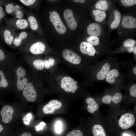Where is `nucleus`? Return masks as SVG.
Segmentation results:
<instances>
[{
    "label": "nucleus",
    "instance_id": "f257e3e1",
    "mask_svg": "<svg viewBox=\"0 0 136 136\" xmlns=\"http://www.w3.org/2000/svg\"><path fill=\"white\" fill-rule=\"evenodd\" d=\"M42 75L45 83L50 88L60 89L66 93L74 94L81 87L79 82L58 68L52 73Z\"/></svg>",
    "mask_w": 136,
    "mask_h": 136
},
{
    "label": "nucleus",
    "instance_id": "f03ea898",
    "mask_svg": "<svg viewBox=\"0 0 136 136\" xmlns=\"http://www.w3.org/2000/svg\"><path fill=\"white\" fill-rule=\"evenodd\" d=\"M58 58L60 63L64 64L71 71L84 75L85 78V81L89 78L94 67V65L89 62L85 58L70 49H64L61 57Z\"/></svg>",
    "mask_w": 136,
    "mask_h": 136
},
{
    "label": "nucleus",
    "instance_id": "7ed1b4c3",
    "mask_svg": "<svg viewBox=\"0 0 136 136\" xmlns=\"http://www.w3.org/2000/svg\"><path fill=\"white\" fill-rule=\"evenodd\" d=\"M22 59L30 66L33 72L41 75L52 73L58 68V65L60 63L58 57L50 56L43 57L25 54L23 55Z\"/></svg>",
    "mask_w": 136,
    "mask_h": 136
},
{
    "label": "nucleus",
    "instance_id": "20e7f679",
    "mask_svg": "<svg viewBox=\"0 0 136 136\" xmlns=\"http://www.w3.org/2000/svg\"><path fill=\"white\" fill-rule=\"evenodd\" d=\"M5 69L9 75L13 87L17 91H22L29 81L31 75L21 64L15 61Z\"/></svg>",
    "mask_w": 136,
    "mask_h": 136
},
{
    "label": "nucleus",
    "instance_id": "39448f33",
    "mask_svg": "<svg viewBox=\"0 0 136 136\" xmlns=\"http://www.w3.org/2000/svg\"><path fill=\"white\" fill-rule=\"evenodd\" d=\"M45 83L42 75L33 72L29 81L22 91L23 96L29 102H34L37 97L38 90L44 88Z\"/></svg>",
    "mask_w": 136,
    "mask_h": 136
},
{
    "label": "nucleus",
    "instance_id": "423d86ee",
    "mask_svg": "<svg viewBox=\"0 0 136 136\" xmlns=\"http://www.w3.org/2000/svg\"><path fill=\"white\" fill-rule=\"evenodd\" d=\"M117 62L116 59L111 58L98 61L95 64L88 79L84 82L86 83L104 80L109 71Z\"/></svg>",
    "mask_w": 136,
    "mask_h": 136
},
{
    "label": "nucleus",
    "instance_id": "0eeeda50",
    "mask_svg": "<svg viewBox=\"0 0 136 136\" xmlns=\"http://www.w3.org/2000/svg\"><path fill=\"white\" fill-rule=\"evenodd\" d=\"M18 53L40 56L48 53L46 45L41 41L28 40L19 49Z\"/></svg>",
    "mask_w": 136,
    "mask_h": 136
},
{
    "label": "nucleus",
    "instance_id": "6e6552de",
    "mask_svg": "<svg viewBox=\"0 0 136 136\" xmlns=\"http://www.w3.org/2000/svg\"><path fill=\"white\" fill-rule=\"evenodd\" d=\"M120 62H117L109 71L105 79L106 81L114 88L123 87L125 82L124 74L120 70Z\"/></svg>",
    "mask_w": 136,
    "mask_h": 136
},
{
    "label": "nucleus",
    "instance_id": "1a4fd4ad",
    "mask_svg": "<svg viewBox=\"0 0 136 136\" xmlns=\"http://www.w3.org/2000/svg\"><path fill=\"white\" fill-rule=\"evenodd\" d=\"M79 48L80 51L82 54L89 57L88 61L89 63L95 64L98 62L95 55H98V52L94 46L87 42L83 41L80 44Z\"/></svg>",
    "mask_w": 136,
    "mask_h": 136
},
{
    "label": "nucleus",
    "instance_id": "9d476101",
    "mask_svg": "<svg viewBox=\"0 0 136 136\" xmlns=\"http://www.w3.org/2000/svg\"><path fill=\"white\" fill-rule=\"evenodd\" d=\"M120 88H114L108 90L102 97V102L106 104H110L112 102L115 104L120 103L123 97L121 93L119 91Z\"/></svg>",
    "mask_w": 136,
    "mask_h": 136
},
{
    "label": "nucleus",
    "instance_id": "9b49d317",
    "mask_svg": "<svg viewBox=\"0 0 136 136\" xmlns=\"http://www.w3.org/2000/svg\"><path fill=\"white\" fill-rule=\"evenodd\" d=\"M50 20L54 26L56 31L59 33L63 34L66 30V27L61 20L58 13L55 11H53L50 15Z\"/></svg>",
    "mask_w": 136,
    "mask_h": 136
},
{
    "label": "nucleus",
    "instance_id": "f8f14e48",
    "mask_svg": "<svg viewBox=\"0 0 136 136\" xmlns=\"http://www.w3.org/2000/svg\"><path fill=\"white\" fill-rule=\"evenodd\" d=\"M15 54L6 52L0 47V69L5 70L15 61Z\"/></svg>",
    "mask_w": 136,
    "mask_h": 136
},
{
    "label": "nucleus",
    "instance_id": "ddd939ff",
    "mask_svg": "<svg viewBox=\"0 0 136 136\" xmlns=\"http://www.w3.org/2000/svg\"><path fill=\"white\" fill-rule=\"evenodd\" d=\"M135 121V117L131 113H126L122 115L118 122L120 127L123 129L129 128L132 126Z\"/></svg>",
    "mask_w": 136,
    "mask_h": 136
},
{
    "label": "nucleus",
    "instance_id": "4468645a",
    "mask_svg": "<svg viewBox=\"0 0 136 136\" xmlns=\"http://www.w3.org/2000/svg\"><path fill=\"white\" fill-rule=\"evenodd\" d=\"M121 65L125 68L126 72L124 74L125 77L133 81L136 80V65L132 61L120 62Z\"/></svg>",
    "mask_w": 136,
    "mask_h": 136
},
{
    "label": "nucleus",
    "instance_id": "2eb2a0df",
    "mask_svg": "<svg viewBox=\"0 0 136 136\" xmlns=\"http://www.w3.org/2000/svg\"><path fill=\"white\" fill-rule=\"evenodd\" d=\"M13 87L12 83L9 75L5 69H0V88L7 89Z\"/></svg>",
    "mask_w": 136,
    "mask_h": 136
},
{
    "label": "nucleus",
    "instance_id": "dca6fc26",
    "mask_svg": "<svg viewBox=\"0 0 136 136\" xmlns=\"http://www.w3.org/2000/svg\"><path fill=\"white\" fill-rule=\"evenodd\" d=\"M63 15L69 28L72 30L75 29L77 26V24L74 17L72 11L70 9H66L64 11Z\"/></svg>",
    "mask_w": 136,
    "mask_h": 136
},
{
    "label": "nucleus",
    "instance_id": "f3484780",
    "mask_svg": "<svg viewBox=\"0 0 136 136\" xmlns=\"http://www.w3.org/2000/svg\"><path fill=\"white\" fill-rule=\"evenodd\" d=\"M14 113V109L11 106L7 105L3 106L1 111L3 122L6 123L10 122L12 120Z\"/></svg>",
    "mask_w": 136,
    "mask_h": 136
},
{
    "label": "nucleus",
    "instance_id": "a211bd4d",
    "mask_svg": "<svg viewBox=\"0 0 136 136\" xmlns=\"http://www.w3.org/2000/svg\"><path fill=\"white\" fill-rule=\"evenodd\" d=\"M62 105V103L60 101L56 99L52 100L44 106L43 110L45 114L52 113L55 110L60 108Z\"/></svg>",
    "mask_w": 136,
    "mask_h": 136
},
{
    "label": "nucleus",
    "instance_id": "6ab92c4d",
    "mask_svg": "<svg viewBox=\"0 0 136 136\" xmlns=\"http://www.w3.org/2000/svg\"><path fill=\"white\" fill-rule=\"evenodd\" d=\"M28 34L25 31L21 32L18 36L14 38L12 47L19 49L27 41H25L27 37Z\"/></svg>",
    "mask_w": 136,
    "mask_h": 136
},
{
    "label": "nucleus",
    "instance_id": "aec40b11",
    "mask_svg": "<svg viewBox=\"0 0 136 136\" xmlns=\"http://www.w3.org/2000/svg\"><path fill=\"white\" fill-rule=\"evenodd\" d=\"M121 23L122 26L126 28L133 29L136 27V18L130 16L124 17Z\"/></svg>",
    "mask_w": 136,
    "mask_h": 136
},
{
    "label": "nucleus",
    "instance_id": "412c9836",
    "mask_svg": "<svg viewBox=\"0 0 136 136\" xmlns=\"http://www.w3.org/2000/svg\"><path fill=\"white\" fill-rule=\"evenodd\" d=\"M87 33L91 36L97 37L101 32L100 26L96 23H92L89 24L87 28Z\"/></svg>",
    "mask_w": 136,
    "mask_h": 136
},
{
    "label": "nucleus",
    "instance_id": "4be33fe9",
    "mask_svg": "<svg viewBox=\"0 0 136 136\" xmlns=\"http://www.w3.org/2000/svg\"><path fill=\"white\" fill-rule=\"evenodd\" d=\"M85 101L88 104L87 110L89 113H93L98 109L99 106L93 98L88 97L86 98Z\"/></svg>",
    "mask_w": 136,
    "mask_h": 136
},
{
    "label": "nucleus",
    "instance_id": "5701e85b",
    "mask_svg": "<svg viewBox=\"0 0 136 136\" xmlns=\"http://www.w3.org/2000/svg\"><path fill=\"white\" fill-rule=\"evenodd\" d=\"M4 36L5 42L8 45L12 46L14 39L11 31L9 29L5 30L4 33Z\"/></svg>",
    "mask_w": 136,
    "mask_h": 136
},
{
    "label": "nucleus",
    "instance_id": "b1692460",
    "mask_svg": "<svg viewBox=\"0 0 136 136\" xmlns=\"http://www.w3.org/2000/svg\"><path fill=\"white\" fill-rule=\"evenodd\" d=\"M92 131L94 136H106L104 128L100 125H94L93 127Z\"/></svg>",
    "mask_w": 136,
    "mask_h": 136
},
{
    "label": "nucleus",
    "instance_id": "393cba45",
    "mask_svg": "<svg viewBox=\"0 0 136 136\" xmlns=\"http://www.w3.org/2000/svg\"><path fill=\"white\" fill-rule=\"evenodd\" d=\"M93 13L95 17V20L99 22H102L106 17V13L99 10H94Z\"/></svg>",
    "mask_w": 136,
    "mask_h": 136
},
{
    "label": "nucleus",
    "instance_id": "a878e982",
    "mask_svg": "<svg viewBox=\"0 0 136 136\" xmlns=\"http://www.w3.org/2000/svg\"><path fill=\"white\" fill-rule=\"evenodd\" d=\"M114 13L115 15L114 19L111 25V27L112 29H115L118 27L121 19V15L118 11L115 10Z\"/></svg>",
    "mask_w": 136,
    "mask_h": 136
},
{
    "label": "nucleus",
    "instance_id": "bb28decb",
    "mask_svg": "<svg viewBox=\"0 0 136 136\" xmlns=\"http://www.w3.org/2000/svg\"><path fill=\"white\" fill-rule=\"evenodd\" d=\"M15 25L18 29H23L27 27L28 25V23L27 21L25 19H18L15 22Z\"/></svg>",
    "mask_w": 136,
    "mask_h": 136
},
{
    "label": "nucleus",
    "instance_id": "cd10ccee",
    "mask_svg": "<svg viewBox=\"0 0 136 136\" xmlns=\"http://www.w3.org/2000/svg\"><path fill=\"white\" fill-rule=\"evenodd\" d=\"M31 29L33 30H37L38 28V25L37 21L33 16H29L28 18Z\"/></svg>",
    "mask_w": 136,
    "mask_h": 136
},
{
    "label": "nucleus",
    "instance_id": "c85d7f7f",
    "mask_svg": "<svg viewBox=\"0 0 136 136\" xmlns=\"http://www.w3.org/2000/svg\"><path fill=\"white\" fill-rule=\"evenodd\" d=\"M95 7L96 9L104 11L106 10L108 7V4L106 1L105 0L98 1L95 4Z\"/></svg>",
    "mask_w": 136,
    "mask_h": 136
},
{
    "label": "nucleus",
    "instance_id": "c756f323",
    "mask_svg": "<svg viewBox=\"0 0 136 136\" xmlns=\"http://www.w3.org/2000/svg\"><path fill=\"white\" fill-rule=\"evenodd\" d=\"M86 41L87 42L93 46H97L99 43V39L97 37L90 36L86 39Z\"/></svg>",
    "mask_w": 136,
    "mask_h": 136
},
{
    "label": "nucleus",
    "instance_id": "7c9ffc66",
    "mask_svg": "<svg viewBox=\"0 0 136 136\" xmlns=\"http://www.w3.org/2000/svg\"><path fill=\"white\" fill-rule=\"evenodd\" d=\"M135 43V41L134 40L129 39L125 41L123 43V45L125 48V49L126 51V49L127 48L134 46Z\"/></svg>",
    "mask_w": 136,
    "mask_h": 136
},
{
    "label": "nucleus",
    "instance_id": "2f4dec72",
    "mask_svg": "<svg viewBox=\"0 0 136 136\" xmlns=\"http://www.w3.org/2000/svg\"><path fill=\"white\" fill-rule=\"evenodd\" d=\"M120 1L122 4L126 7H130L136 4L135 0H121Z\"/></svg>",
    "mask_w": 136,
    "mask_h": 136
},
{
    "label": "nucleus",
    "instance_id": "473e14b6",
    "mask_svg": "<svg viewBox=\"0 0 136 136\" xmlns=\"http://www.w3.org/2000/svg\"><path fill=\"white\" fill-rule=\"evenodd\" d=\"M66 136H83V133L80 130L77 129L72 131Z\"/></svg>",
    "mask_w": 136,
    "mask_h": 136
},
{
    "label": "nucleus",
    "instance_id": "72a5a7b5",
    "mask_svg": "<svg viewBox=\"0 0 136 136\" xmlns=\"http://www.w3.org/2000/svg\"><path fill=\"white\" fill-rule=\"evenodd\" d=\"M32 113H29L24 116L23 118V121L25 124L26 125L29 124L32 117Z\"/></svg>",
    "mask_w": 136,
    "mask_h": 136
},
{
    "label": "nucleus",
    "instance_id": "f704fd0d",
    "mask_svg": "<svg viewBox=\"0 0 136 136\" xmlns=\"http://www.w3.org/2000/svg\"><path fill=\"white\" fill-rule=\"evenodd\" d=\"M5 9L8 13L11 14L15 10V8L12 4H9L6 6Z\"/></svg>",
    "mask_w": 136,
    "mask_h": 136
},
{
    "label": "nucleus",
    "instance_id": "c9c22d12",
    "mask_svg": "<svg viewBox=\"0 0 136 136\" xmlns=\"http://www.w3.org/2000/svg\"><path fill=\"white\" fill-rule=\"evenodd\" d=\"M19 1L24 5L27 6H30L36 2L35 0H20Z\"/></svg>",
    "mask_w": 136,
    "mask_h": 136
},
{
    "label": "nucleus",
    "instance_id": "e433bc0d",
    "mask_svg": "<svg viewBox=\"0 0 136 136\" xmlns=\"http://www.w3.org/2000/svg\"><path fill=\"white\" fill-rule=\"evenodd\" d=\"M62 124L60 121L57 122L56 123L55 127V131L57 133H60L62 130Z\"/></svg>",
    "mask_w": 136,
    "mask_h": 136
},
{
    "label": "nucleus",
    "instance_id": "4c0bfd02",
    "mask_svg": "<svg viewBox=\"0 0 136 136\" xmlns=\"http://www.w3.org/2000/svg\"><path fill=\"white\" fill-rule=\"evenodd\" d=\"M15 13L16 17L18 19H22L23 17V13L21 11L18 10H16Z\"/></svg>",
    "mask_w": 136,
    "mask_h": 136
},
{
    "label": "nucleus",
    "instance_id": "58836bf2",
    "mask_svg": "<svg viewBox=\"0 0 136 136\" xmlns=\"http://www.w3.org/2000/svg\"><path fill=\"white\" fill-rule=\"evenodd\" d=\"M45 124L44 122H41L38 125L36 126V130L39 131L42 130Z\"/></svg>",
    "mask_w": 136,
    "mask_h": 136
},
{
    "label": "nucleus",
    "instance_id": "ea45409f",
    "mask_svg": "<svg viewBox=\"0 0 136 136\" xmlns=\"http://www.w3.org/2000/svg\"><path fill=\"white\" fill-rule=\"evenodd\" d=\"M21 136H32L31 134L29 132H25L23 133Z\"/></svg>",
    "mask_w": 136,
    "mask_h": 136
},
{
    "label": "nucleus",
    "instance_id": "a19ab883",
    "mask_svg": "<svg viewBox=\"0 0 136 136\" xmlns=\"http://www.w3.org/2000/svg\"><path fill=\"white\" fill-rule=\"evenodd\" d=\"M73 1L75 2H79L81 3H83L85 2L84 0H74Z\"/></svg>",
    "mask_w": 136,
    "mask_h": 136
},
{
    "label": "nucleus",
    "instance_id": "79ce46f5",
    "mask_svg": "<svg viewBox=\"0 0 136 136\" xmlns=\"http://www.w3.org/2000/svg\"><path fill=\"white\" fill-rule=\"evenodd\" d=\"M5 13L3 11L0 12V17L2 18L5 16Z\"/></svg>",
    "mask_w": 136,
    "mask_h": 136
},
{
    "label": "nucleus",
    "instance_id": "37998d69",
    "mask_svg": "<svg viewBox=\"0 0 136 136\" xmlns=\"http://www.w3.org/2000/svg\"><path fill=\"white\" fill-rule=\"evenodd\" d=\"M3 130V127L2 125L0 123V132H1Z\"/></svg>",
    "mask_w": 136,
    "mask_h": 136
},
{
    "label": "nucleus",
    "instance_id": "c03bdc74",
    "mask_svg": "<svg viewBox=\"0 0 136 136\" xmlns=\"http://www.w3.org/2000/svg\"><path fill=\"white\" fill-rule=\"evenodd\" d=\"M133 52V53L135 55H136V46L135 47H134Z\"/></svg>",
    "mask_w": 136,
    "mask_h": 136
},
{
    "label": "nucleus",
    "instance_id": "a18cd8bd",
    "mask_svg": "<svg viewBox=\"0 0 136 136\" xmlns=\"http://www.w3.org/2000/svg\"><path fill=\"white\" fill-rule=\"evenodd\" d=\"M3 10V8L1 6H0V12H2Z\"/></svg>",
    "mask_w": 136,
    "mask_h": 136
},
{
    "label": "nucleus",
    "instance_id": "49530a36",
    "mask_svg": "<svg viewBox=\"0 0 136 136\" xmlns=\"http://www.w3.org/2000/svg\"><path fill=\"white\" fill-rule=\"evenodd\" d=\"M123 136H130V135L126 133H124L123 134Z\"/></svg>",
    "mask_w": 136,
    "mask_h": 136
},
{
    "label": "nucleus",
    "instance_id": "de8ad7c7",
    "mask_svg": "<svg viewBox=\"0 0 136 136\" xmlns=\"http://www.w3.org/2000/svg\"><path fill=\"white\" fill-rule=\"evenodd\" d=\"M1 18L0 17V20H1Z\"/></svg>",
    "mask_w": 136,
    "mask_h": 136
}]
</instances>
